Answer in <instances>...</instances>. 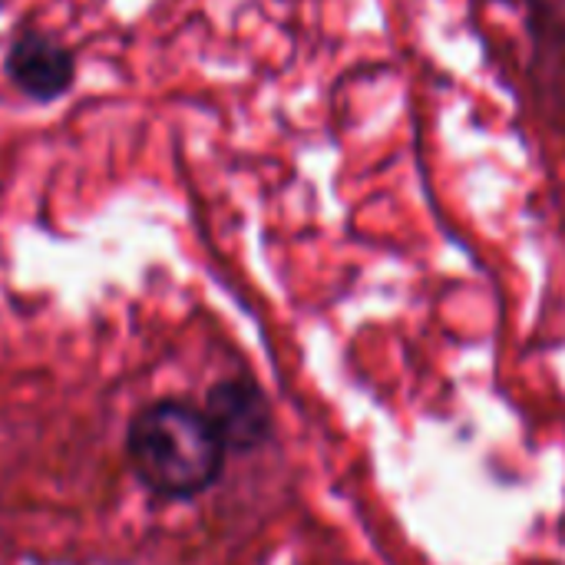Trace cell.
Returning a JSON list of instances; mask_svg holds the SVG:
<instances>
[{"mask_svg": "<svg viewBox=\"0 0 565 565\" xmlns=\"http://www.w3.org/2000/svg\"><path fill=\"white\" fill-rule=\"evenodd\" d=\"M225 454L205 411L175 397L146 404L126 427L129 470L162 500H192L212 490Z\"/></svg>", "mask_w": 565, "mask_h": 565, "instance_id": "6da1fadb", "label": "cell"}, {"mask_svg": "<svg viewBox=\"0 0 565 565\" xmlns=\"http://www.w3.org/2000/svg\"><path fill=\"white\" fill-rule=\"evenodd\" d=\"M0 66L7 83L33 106H50L63 99L76 86L79 73L73 46L36 26H20L10 36Z\"/></svg>", "mask_w": 565, "mask_h": 565, "instance_id": "7a4b0ae2", "label": "cell"}, {"mask_svg": "<svg viewBox=\"0 0 565 565\" xmlns=\"http://www.w3.org/2000/svg\"><path fill=\"white\" fill-rule=\"evenodd\" d=\"M202 411L228 454H252L271 440L275 414L252 377H225L212 384Z\"/></svg>", "mask_w": 565, "mask_h": 565, "instance_id": "3957f363", "label": "cell"}]
</instances>
